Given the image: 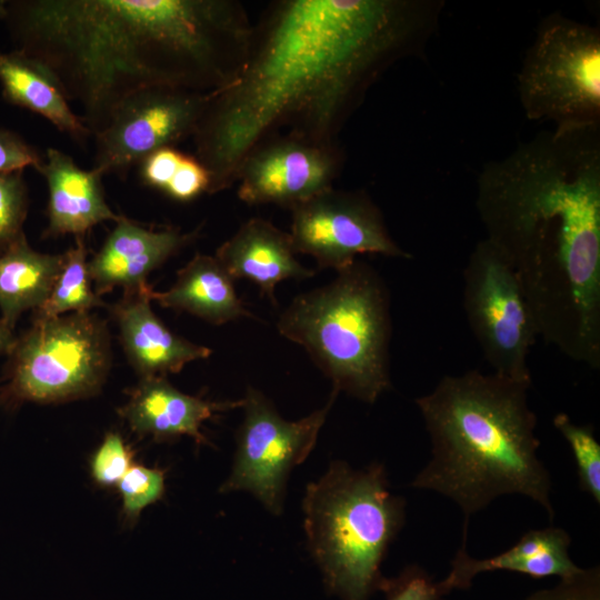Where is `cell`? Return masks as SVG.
<instances>
[{"mask_svg": "<svg viewBox=\"0 0 600 600\" xmlns=\"http://www.w3.org/2000/svg\"><path fill=\"white\" fill-rule=\"evenodd\" d=\"M380 591L387 600H440L450 593L443 580L436 582L417 564L406 567L394 578H386Z\"/></svg>", "mask_w": 600, "mask_h": 600, "instance_id": "obj_28", "label": "cell"}, {"mask_svg": "<svg viewBox=\"0 0 600 600\" xmlns=\"http://www.w3.org/2000/svg\"><path fill=\"white\" fill-rule=\"evenodd\" d=\"M277 329L308 352L332 391L374 403L390 389L389 292L366 262L356 260L329 283L293 298Z\"/></svg>", "mask_w": 600, "mask_h": 600, "instance_id": "obj_5", "label": "cell"}, {"mask_svg": "<svg viewBox=\"0 0 600 600\" xmlns=\"http://www.w3.org/2000/svg\"><path fill=\"white\" fill-rule=\"evenodd\" d=\"M63 259V254L36 251L24 233L0 253V321L4 326L13 330L21 313L43 306Z\"/></svg>", "mask_w": 600, "mask_h": 600, "instance_id": "obj_22", "label": "cell"}, {"mask_svg": "<svg viewBox=\"0 0 600 600\" xmlns=\"http://www.w3.org/2000/svg\"><path fill=\"white\" fill-rule=\"evenodd\" d=\"M524 600H600V568H581L554 587L538 590Z\"/></svg>", "mask_w": 600, "mask_h": 600, "instance_id": "obj_29", "label": "cell"}, {"mask_svg": "<svg viewBox=\"0 0 600 600\" xmlns=\"http://www.w3.org/2000/svg\"><path fill=\"white\" fill-rule=\"evenodd\" d=\"M133 452L122 436L109 431L90 458L92 480L100 487H113L133 466Z\"/></svg>", "mask_w": 600, "mask_h": 600, "instance_id": "obj_27", "label": "cell"}, {"mask_svg": "<svg viewBox=\"0 0 600 600\" xmlns=\"http://www.w3.org/2000/svg\"><path fill=\"white\" fill-rule=\"evenodd\" d=\"M183 156L184 152L174 147H164L151 152L139 162L142 182L163 192Z\"/></svg>", "mask_w": 600, "mask_h": 600, "instance_id": "obj_32", "label": "cell"}, {"mask_svg": "<svg viewBox=\"0 0 600 600\" xmlns=\"http://www.w3.org/2000/svg\"><path fill=\"white\" fill-rule=\"evenodd\" d=\"M343 156L338 146L281 138L253 150L238 173L237 196L247 204L289 209L332 189Z\"/></svg>", "mask_w": 600, "mask_h": 600, "instance_id": "obj_13", "label": "cell"}, {"mask_svg": "<svg viewBox=\"0 0 600 600\" xmlns=\"http://www.w3.org/2000/svg\"><path fill=\"white\" fill-rule=\"evenodd\" d=\"M122 503V514L134 524L143 509L159 501L166 491L164 471L142 464H133L117 484Z\"/></svg>", "mask_w": 600, "mask_h": 600, "instance_id": "obj_25", "label": "cell"}, {"mask_svg": "<svg viewBox=\"0 0 600 600\" xmlns=\"http://www.w3.org/2000/svg\"><path fill=\"white\" fill-rule=\"evenodd\" d=\"M210 182V173L199 159L194 154L184 153L163 193L176 201L188 202L208 193Z\"/></svg>", "mask_w": 600, "mask_h": 600, "instance_id": "obj_30", "label": "cell"}, {"mask_svg": "<svg viewBox=\"0 0 600 600\" xmlns=\"http://www.w3.org/2000/svg\"><path fill=\"white\" fill-rule=\"evenodd\" d=\"M29 196L22 171L0 172V253L23 234Z\"/></svg>", "mask_w": 600, "mask_h": 600, "instance_id": "obj_26", "label": "cell"}, {"mask_svg": "<svg viewBox=\"0 0 600 600\" xmlns=\"http://www.w3.org/2000/svg\"><path fill=\"white\" fill-rule=\"evenodd\" d=\"M0 406L63 403L98 394L111 367L107 322L88 312L32 318L7 354Z\"/></svg>", "mask_w": 600, "mask_h": 600, "instance_id": "obj_7", "label": "cell"}, {"mask_svg": "<svg viewBox=\"0 0 600 600\" xmlns=\"http://www.w3.org/2000/svg\"><path fill=\"white\" fill-rule=\"evenodd\" d=\"M8 16L7 1L0 0V20H6Z\"/></svg>", "mask_w": 600, "mask_h": 600, "instance_id": "obj_34", "label": "cell"}, {"mask_svg": "<svg viewBox=\"0 0 600 600\" xmlns=\"http://www.w3.org/2000/svg\"><path fill=\"white\" fill-rule=\"evenodd\" d=\"M477 210L539 337L600 368V124L552 129L482 168Z\"/></svg>", "mask_w": 600, "mask_h": 600, "instance_id": "obj_3", "label": "cell"}, {"mask_svg": "<svg viewBox=\"0 0 600 600\" xmlns=\"http://www.w3.org/2000/svg\"><path fill=\"white\" fill-rule=\"evenodd\" d=\"M63 256V266L53 288L43 306L33 311V317L53 318L73 312H88L96 307L104 306L93 289L82 237H76L74 247Z\"/></svg>", "mask_w": 600, "mask_h": 600, "instance_id": "obj_23", "label": "cell"}, {"mask_svg": "<svg viewBox=\"0 0 600 600\" xmlns=\"http://www.w3.org/2000/svg\"><path fill=\"white\" fill-rule=\"evenodd\" d=\"M557 430L567 440L572 451L579 488L590 494L600 504V444L591 426H580L571 421L566 413H558L553 419Z\"/></svg>", "mask_w": 600, "mask_h": 600, "instance_id": "obj_24", "label": "cell"}, {"mask_svg": "<svg viewBox=\"0 0 600 600\" xmlns=\"http://www.w3.org/2000/svg\"><path fill=\"white\" fill-rule=\"evenodd\" d=\"M442 2L280 0L253 24L244 67L213 93L192 136L208 194L237 182L248 156L281 138L334 144L367 90L434 31Z\"/></svg>", "mask_w": 600, "mask_h": 600, "instance_id": "obj_1", "label": "cell"}, {"mask_svg": "<svg viewBox=\"0 0 600 600\" xmlns=\"http://www.w3.org/2000/svg\"><path fill=\"white\" fill-rule=\"evenodd\" d=\"M302 509L308 548L329 592L369 600L380 591L382 561L406 519V501L391 493L384 466L332 461L308 484Z\"/></svg>", "mask_w": 600, "mask_h": 600, "instance_id": "obj_6", "label": "cell"}, {"mask_svg": "<svg viewBox=\"0 0 600 600\" xmlns=\"http://www.w3.org/2000/svg\"><path fill=\"white\" fill-rule=\"evenodd\" d=\"M290 240L296 253L336 271L360 254L410 258L390 236L383 216L362 191L333 188L291 209Z\"/></svg>", "mask_w": 600, "mask_h": 600, "instance_id": "obj_11", "label": "cell"}, {"mask_svg": "<svg viewBox=\"0 0 600 600\" xmlns=\"http://www.w3.org/2000/svg\"><path fill=\"white\" fill-rule=\"evenodd\" d=\"M337 396L332 391L324 407L300 420L287 421L261 391L248 387L232 471L220 491H249L271 513L280 514L288 476L314 448Z\"/></svg>", "mask_w": 600, "mask_h": 600, "instance_id": "obj_10", "label": "cell"}, {"mask_svg": "<svg viewBox=\"0 0 600 600\" xmlns=\"http://www.w3.org/2000/svg\"><path fill=\"white\" fill-rule=\"evenodd\" d=\"M7 8L14 49L52 72L92 136L138 91L228 88L253 30L233 0H13Z\"/></svg>", "mask_w": 600, "mask_h": 600, "instance_id": "obj_2", "label": "cell"}, {"mask_svg": "<svg viewBox=\"0 0 600 600\" xmlns=\"http://www.w3.org/2000/svg\"><path fill=\"white\" fill-rule=\"evenodd\" d=\"M43 162L39 152L17 132L0 127V172L36 170Z\"/></svg>", "mask_w": 600, "mask_h": 600, "instance_id": "obj_31", "label": "cell"}, {"mask_svg": "<svg viewBox=\"0 0 600 600\" xmlns=\"http://www.w3.org/2000/svg\"><path fill=\"white\" fill-rule=\"evenodd\" d=\"M16 338L17 336L14 334L13 330L0 321V357L8 354L16 341Z\"/></svg>", "mask_w": 600, "mask_h": 600, "instance_id": "obj_33", "label": "cell"}, {"mask_svg": "<svg viewBox=\"0 0 600 600\" xmlns=\"http://www.w3.org/2000/svg\"><path fill=\"white\" fill-rule=\"evenodd\" d=\"M37 171L48 187V226L43 237H83L98 223L116 222L121 217L107 203L102 176L94 169H81L61 150L48 148Z\"/></svg>", "mask_w": 600, "mask_h": 600, "instance_id": "obj_17", "label": "cell"}, {"mask_svg": "<svg viewBox=\"0 0 600 600\" xmlns=\"http://www.w3.org/2000/svg\"><path fill=\"white\" fill-rule=\"evenodd\" d=\"M570 543L569 533L558 527L530 530L508 550L486 559L470 557L466 543H462L443 582L449 592L466 590L477 574L497 570L518 572L533 579L552 576L562 579L581 569L569 556Z\"/></svg>", "mask_w": 600, "mask_h": 600, "instance_id": "obj_19", "label": "cell"}, {"mask_svg": "<svg viewBox=\"0 0 600 600\" xmlns=\"http://www.w3.org/2000/svg\"><path fill=\"white\" fill-rule=\"evenodd\" d=\"M529 381L470 370L444 376L416 399L432 444V458L413 479L417 489L452 499L469 518L503 494L538 502L552 521V482L537 457V417Z\"/></svg>", "mask_w": 600, "mask_h": 600, "instance_id": "obj_4", "label": "cell"}, {"mask_svg": "<svg viewBox=\"0 0 600 600\" xmlns=\"http://www.w3.org/2000/svg\"><path fill=\"white\" fill-rule=\"evenodd\" d=\"M212 94L149 88L127 97L94 134L92 169L121 176L151 152L192 137Z\"/></svg>", "mask_w": 600, "mask_h": 600, "instance_id": "obj_12", "label": "cell"}, {"mask_svg": "<svg viewBox=\"0 0 600 600\" xmlns=\"http://www.w3.org/2000/svg\"><path fill=\"white\" fill-rule=\"evenodd\" d=\"M128 396L119 414L133 432L157 441L188 436L198 444L207 443L202 424L219 412L242 407V399L216 402L183 393L166 377L140 378Z\"/></svg>", "mask_w": 600, "mask_h": 600, "instance_id": "obj_16", "label": "cell"}, {"mask_svg": "<svg viewBox=\"0 0 600 600\" xmlns=\"http://www.w3.org/2000/svg\"><path fill=\"white\" fill-rule=\"evenodd\" d=\"M463 309L493 373L531 382L528 356L539 337L537 324L518 276L486 238L463 270Z\"/></svg>", "mask_w": 600, "mask_h": 600, "instance_id": "obj_9", "label": "cell"}, {"mask_svg": "<svg viewBox=\"0 0 600 600\" xmlns=\"http://www.w3.org/2000/svg\"><path fill=\"white\" fill-rule=\"evenodd\" d=\"M524 114L554 129L600 124V31L549 14L540 23L518 74Z\"/></svg>", "mask_w": 600, "mask_h": 600, "instance_id": "obj_8", "label": "cell"}, {"mask_svg": "<svg viewBox=\"0 0 600 600\" xmlns=\"http://www.w3.org/2000/svg\"><path fill=\"white\" fill-rule=\"evenodd\" d=\"M194 237L196 232L184 233L174 228H146L121 216L88 261L96 293L101 297L114 288H121L123 294L146 291L151 287L148 276Z\"/></svg>", "mask_w": 600, "mask_h": 600, "instance_id": "obj_14", "label": "cell"}, {"mask_svg": "<svg viewBox=\"0 0 600 600\" xmlns=\"http://www.w3.org/2000/svg\"><path fill=\"white\" fill-rule=\"evenodd\" d=\"M0 86L7 102L41 116L74 140L92 136L52 72L24 52H0Z\"/></svg>", "mask_w": 600, "mask_h": 600, "instance_id": "obj_21", "label": "cell"}, {"mask_svg": "<svg viewBox=\"0 0 600 600\" xmlns=\"http://www.w3.org/2000/svg\"><path fill=\"white\" fill-rule=\"evenodd\" d=\"M296 254L289 233L270 221L251 218L217 249L214 257L233 280L252 281L277 304L274 292L281 281L314 274Z\"/></svg>", "mask_w": 600, "mask_h": 600, "instance_id": "obj_18", "label": "cell"}, {"mask_svg": "<svg viewBox=\"0 0 600 600\" xmlns=\"http://www.w3.org/2000/svg\"><path fill=\"white\" fill-rule=\"evenodd\" d=\"M233 279L214 256L197 253L177 273L167 291H149L151 301L161 307L188 312L209 323L252 317L236 292Z\"/></svg>", "mask_w": 600, "mask_h": 600, "instance_id": "obj_20", "label": "cell"}, {"mask_svg": "<svg viewBox=\"0 0 600 600\" xmlns=\"http://www.w3.org/2000/svg\"><path fill=\"white\" fill-rule=\"evenodd\" d=\"M151 289L123 294L119 302L109 308L128 361L140 378L178 373L187 363L207 359L212 353L211 349L167 328L152 311Z\"/></svg>", "mask_w": 600, "mask_h": 600, "instance_id": "obj_15", "label": "cell"}]
</instances>
